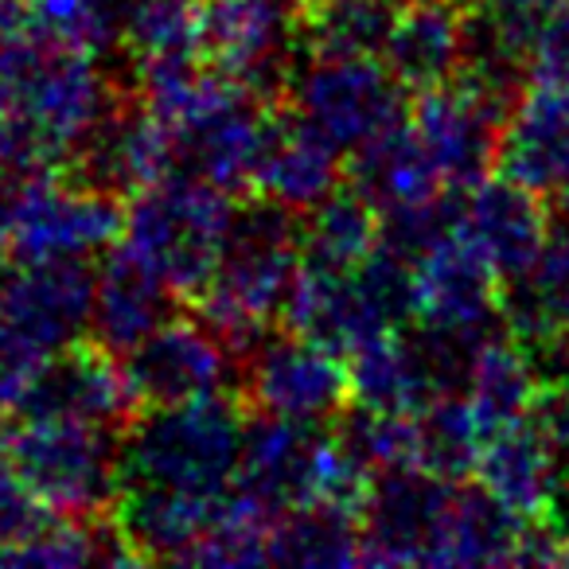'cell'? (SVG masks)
Returning <instances> with one entry per match:
<instances>
[{"instance_id": "cell-1", "label": "cell", "mask_w": 569, "mask_h": 569, "mask_svg": "<svg viewBox=\"0 0 569 569\" xmlns=\"http://www.w3.org/2000/svg\"><path fill=\"white\" fill-rule=\"evenodd\" d=\"M121 98L94 56L17 28L0 40V160L9 172H59Z\"/></svg>"}, {"instance_id": "cell-2", "label": "cell", "mask_w": 569, "mask_h": 569, "mask_svg": "<svg viewBox=\"0 0 569 569\" xmlns=\"http://www.w3.org/2000/svg\"><path fill=\"white\" fill-rule=\"evenodd\" d=\"M301 273V214L266 199H246L222 246L211 281L196 293V317L230 348L242 367L269 325L281 317Z\"/></svg>"}, {"instance_id": "cell-3", "label": "cell", "mask_w": 569, "mask_h": 569, "mask_svg": "<svg viewBox=\"0 0 569 569\" xmlns=\"http://www.w3.org/2000/svg\"><path fill=\"white\" fill-rule=\"evenodd\" d=\"M246 413L238 395L141 410L121 433V480L222 496L234 488Z\"/></svg>"}, {"instance_id": "cell-4", "label": "cell", "mask_w": 569, "mask_h": 569, "mask_svg": "<svg viewBox=\"0 0 569 569\" xmlns=\"http://www.w3.org/2000/svg\"><path fill=\"white\" fill-rule=\"evenodd\" d=\"M234 196L199 176H168L152 188L129 196L126 203V246L141 261H149L180 301H196V293L211 281L222 258V246L234 227Z\"/></svg>"}, {"instance_id": "cell-5", "label": "cell", "mask_w": 569, "mask_h": 569, "mask_svg": "<svg viewBox=\"0 0 569 569\" xmlns=\"http://www.w3.org/2000/svg\"><path fill=\"white\" fill-rule=\"evenodd\" d=\"M9 460L51 511L102 519L121 496V433L87 421L28 418Z\"/></svg>"}, {"instance_id": "cell-6", "label": "cell", "mask_w": 569, "mask_h": 569, "mask_svg": "<svg viewBox=\"0 0 569 569\" xmlns=\"http://www.w3.org/2000/svg\"><path fill=\"white\" fill-rule=\"evenodd\" d=\"M406 94L379 56H312L293 71L284 102L343 157H356L410 118Z\"/></svg>"}, {"instance_id": "cell-7", "label": "cell", "mask_w": 569, "mask_h": 569, "mask_svg": "<svg viewBox=\"0 0 569 569\" xmlns=\"http://www.w3.org/2000/svg\"><path fill=\"white\" fill-rule=\"evenodd\" d=\"M9 258L51 261V258H94L110 250L126 230V207L110 191L74 183L56 168L12 172L9 183Z\"/></svg>"}, {"instance_id": "cell-8", "label": "cell", "mask_w": 569, "mask_h": 569, "mask_svg": "<svg viewBox=\"0 0 569 569\" xmlns=\"http://www.w3.org/2000/svg\"><path fill=\"white\" fill-rule=\"evenodd\" d=\"M515 98V87L468 67L457 79L413 94L410 129L426 144L449 191H472L488 180L491 168H499V144Z\"/></svg>"}, {"instance_id": "cell-9", "label": "cell", "mask_w": 569, "mask_h": 569, "mask_svg": "<svg viewBox=\"0 0 569 569\" xmlns=\"http://www.w3.org/2000/svg\"><path fill=\"white\" fill-rule=\"evenodd\" d=\"M460 483L465 480H441L426 468L375 476L359 515L363 566H449Z\"/></svg>"}, {"instance_id": "cell-10", "label": "cell", "mask_w": 569, "mask_h": 569, "mask_svg": "<svg viewBox=\"0 0 569 569\" xmlns=\"http://www.w3.org/2000/svg\"><path fill=\"white\" fill-rule=\"evenodd\" d=\"M199 59L269 102L289 94V51L297 36V0H196Z\"/></svg>"}, {"instance_id": "cell-11", "label": "cell", "mask_w": 569, "mask_h": 569, "mask_svg": "<svg viewBox=\"0 0 569 569\" xmlns=\"http://www.w3.org/2000/svg\"><path fill=\"white\" fill-rule=\"evenodd\" d=\"M234 395L246 410L258 413H277L305 426L336 421L351 406L348 359L293 332L266 336L238 367Z\"/></svg>"}, {"instance_id": "cell-12", "label": "cell", "mask_w": 569, "mask_h": 569, "mask_svg": "<svg viewBox=\"0 0 569 569\" xmlns=\"http://www.w3.org/2000/svg\"><path fill=\"white\" fill-rule=\"evenodd\" d=\"M413 320L468 340L507 328L503 277L460 227L413 258Z\"/></svg>"}, {"instance_id": "cell-13", "label": "cell", "mask_w": 569, "mask_h": 569, "mask_svg": "<svg viewBox=\"0 0 569 569\" xmlns=\"http://www.w3.org/2000/svg\"><path fill=\"white\" fill-rule=\"evenodd\" d=\"M121 363L141 398V410L227 395L230 379L238 382V359L199 317L164 320L133 351H126Z\"/></svg>"}, {"instance_id": "cell-14", "label": "cell", "mask_w": 569, "mask_h": 569, "mask_svg": "<svg viewBox=\"0 0 569 569\" xmlns=\"http://www.w3.org/2000/svg\"><path fill=\"white\" fill-rule=\"evenodd\" d=\"M98 269L87 258L12 261L0 277V320L48 351L87 340L94 317Z\"/></svg>"}, {"instance_id": "cell-15", "label": "cell", "mask_w": 569, "mask_h": 569, "mask_svg": "<svg viewBox=\"0 0 569 569\" xmlns=\"http://www.w3.org/2000/svg\"><path fill=\"white\" fill-rule=\"evenodd\" d=\"M17 413L24 418H59V421H87V426L118 429L126 433L141 413L133 382L126 375L121 356H113L102 343H71L56 351L43 367L40 382L24 398Z\"/></svg>"}, {"instance_id": "cell-16", "label": "cell", "mask_w": 569, "mask_h": 569, "mask_svg": "<svg viewBox=\"0 0 569 569\" xmlns=\"http://www.w3.org/2000/svg\"><path fill=\"white\" fill-rule=\"evenodd\" d=\"M63 172L74 183L126 199L180 172V149L141 98H121Z\"/></svg>"}, {"instance_id": "cell-17", "label": "cell", "mask_w": 569, "mask_h": 569, "mask_svg": "<svg viewBox=\"0 0 569 569\" xmlns=\"http://www.w3.org/2000/svg\"><path fill=\"white\" fill-rule=\"evenodd\" d=\"M499 172L569 211V87L527 82L499 144Z\"/></svg>"}, {"instance_id": "cell-18", "label": "cell", "mask_w": 569, "mask_h": 569, "mask_svg": "<svg viewBox=\"0 0 569 569\" xmlns=\"http://www.w3.org/2000/svg\"><path fill=\"white\" fill-rule=\"evenodd\" d=\"M460 230L480 246L503 284L527 281L550 246V203L507 176L483 180L468 191Z\"/></svg>"}, {"instance_id": "cell-19", "label": "cell", "mask_w": 569, "mask_h": 569, "mask_svg": "<svg viewBox=\"0 0 569 569\" xmlns=\"http://www.w3.org/2000/svg\"><path fill=\"white\" fill-rule=\"evenodd\" d=\"M468 0H406L382 43V63L410 94L457 79L468 67Z\"/></svg>"}, {"instance_id": "cell-20", "label": "cell", "mask_w": 569, "mask_h": 569, "mask_svg": "<svg viewBox=\"0 0 569 569\" xmlns=\"http://www.w3.org/2000/svg\"><path fill=\"white\" fill-rule=\"evenodd\" d=\"M343 152L328 144L309 121H301L289 102L277 106L269 141L261 152L258 176H253L250 199H266L293 214H309L325 203L328 196L343 188Z\"/></svg>"}, {"instance_id": "cell-21", "label": "cell", "mask_w": 569, "mask_h": 569, "mask_svg": "<svg viewBox=\"0 0 569 569\" xmlns=\"http://www.w3.org/2000/svg\"><path fill=\"white\" fill-rule=\"evenodd\" d=\"M222 496H196V491L157 488V483H121L110 519L137 566H144V561H188V553L214 522Z\"/></svg>"}, {"instance_id": "cell-22", "label": "cell", "mask_w": 569, "mask_h": 569, "mask_svg": "<svg viewBox=\"0 0 569 569\" xmlns=\"http://www.w3.org/2000/svg\"><path fill=\"white\" fill-rule=\"evenodd\" d=\"M176 305H180V293L172 284L149 261L137 258L129 246H118L98 266L90 336L113 356H126L144 336L176 317Z\"/></svg>"}, {"instance_id": "cell-23", "label": "cell", "mask_w": 569, "mask_h": 569, "mask_svg": "<svg viewBox=\"0 0 569 569\" xmlns=\"http://www.w3.org/2000/svg\"><path fill=\"white\" fill-rule=\"evenodd\" d=\"M320 437L325 433H317V426L250 410L242 429L234 488L266 499L277 511L309 503L312 460H317Z\"/></svg>"}, {"instance_id": "cell-24", "label": "cell", "mask_w": 569, "mask_h": 569, "mask_svg": "<svg viewBox=\"0 0 569 569\" xmlns=\"http://www.w3.org/2000/svg\"><path fill=\"white\" fill-rule=\"evenodd\" d=\"M281 325L284 332L305 336V340L320 343V348L336 351L343 359L359 343L390 332L363 297L356 273H336V269L305 266V261L281 309Z\"/></svg>"}, {"instance_id": "cell-25", "label": "cell", "mask_w": 569, "mask_h": 569, "mask_svg": "<svg viewBox=\"0 0 569 569\" xmlns=\"http://www.w3.org/2000/svg\"><path fill=\"white\" fill-rule=\"evenodd\" d=\"M558 452L546 445V437L530 426L527 418L496 429L483 441L480 460H476L472 480L496 499L499 507L522 522L546 519L558 491Z\"/></svg>"}, {"instance_id": "cell-26", "label": "cell", "mask_w": 569, "mask_h": 569, "mask_svg": "<svg viewBox=\"0 0 569 569\" xmlns=\"http://www.w3.org/2000/svg\"><path fill=\"white\" fill-rule=\"evenodd\" d=\"M351 406L382 413H421L445 395L426 343L402 332H382L348 356Z\"/></svg>"}, {"instance_id": "cell-27", "label": "cell", "mask_w": 569, "mask_h": 569, "mask_svg": "<svg viewBox=\"0 0 569 569\" xmlns=\"http://www.w3.org/2000/svg\"><path fill=\"white\" fill-rule=\"evenodd\" d=\"M351 176H356V188L379 207V214L426 207L433 199L449 196L426 144L410 129V118L398 129H390L387 137H379L375 144H367L363 152H356L351 157Z\"/></svg>"}, {"instance_id": "cell-28", "label": "cell", "mask_w": 569, "mask_h": 569, "mask_svg": "<svg viewBox=\"0 0 569 569\" xmlns=\"http://www.w3.org/2000/svg\"><path fill=\"white\" fill-rule=\"evenodd\" d=\"M538 382L542 379H538L535 359L527 356L522 340L511 332V325H507V328H499V332H491L488 340L476 348L460 395H465L468 410L476 413L480 429L491 437L496 429L527 418Z\"/></svg>"}, {"instance_id": "cell-29", "label": "cell", "mask_w": 569, "mask_h": 569, "mask_svg": "<svg viewBox=\"0 0 569 569\" xmlns=\"http://www.w3.org/2000/svg\"><path fill=\"white\" fill-rule=\"evenodd\" d=\"M382 246V214L351 183L328 196L317 211L301 219V261L305 266L351 273Z\"/></svg>"}, {"instance_id": "cell-30", "label": "cell", "mask_w": 569, "mask_h": 569, "mask_svg": "<svg viewBox=\"0 0 569 569\" xmlns=\"http://www.w3.org/2000/svg\"><path fill=\"white\" fill-rule=\"evenodd\" d=\"M269 561L284 566H363V530L348 511L301 503L277 519Z\"/></svg>"}, {"instance_id": "cell-31", "label": "cell", "mask_w": 569, "mask_h": 569, "mask_svg": "<svg viewBox=\"0 0 569 569\" xmlns=\"http://www.w3.org/2000/svg\"><path fill=\"white\" fill-rule=\"evenodd\" d=\"M507 325L522 343L569 340V227L550 234L542 261L527 281H515V293L503 289Z\"/></svg>"}, {"instance_id": "cell-32", "label": "cell", "mask_w": 569, "mask_h": 569, "mask_svg": "<svg viewBox=\"0 0 569 569\" xmlns=\"http://www.w3.org/2000/svg\"><path fill=\"white\" fill-rule=\"evenodd\" d=\"M395 12V0L297 4V36L309 56H382Z\"/></svg>"}, {"instance_id": "cell-33", "label": "cell", "mask_w": 569, "mask_h": 569, "mask_svg": "<svg viewBox=\"0 0 569 569\" xmlns=\"http://www.w3.org/2000/svg\"><path fill=\"white\" fill-rule=\"evenodd\" d=\"M121 43L133 59V71L199 59L196 0H129Z\"/></svg>"}, {"instance_id": "cell-34", "label": "cell", "mask_w": 569, "mask_h": 569, "mask_svg": "<svg viewBox=\"0 0 569 569\" xmlns=\"http://www.w3.org/2000/svg\"><path fill=\"white\" fill-rule=\"evenodd\" d=\"M121 20L118 0H28L24 24L67 51L106 59L121 43Z\"/></svg>"}, {"instance_id": "cell-35", "label": "cell", "mask_w": 569, "mask_h": 569, "mask_svg": "<svg viewBox=\"0 0 569 569\" xmlns=\"http://www.w3.org/2000/svg\"><path fill=\"white\" fill-rule=\"evenodd\" d=\"M421 421V468L441 480H472L488 433L465 395H441L418 413Z\"/></svg>"}, {"instance_id": "cell-36", "label": "cell", "mask_w": 569, "mask_h": 569, "mask_svg": "<svg viewBox=\"0 0 569 569\" xmlns=\"http://www.w3.org/2000/svg\"><path fill=\"white\" fill-rule=\"evenodd\" d=\"M56 351L0 320V410H20Z\"/></svg>"}, {"instance_id": "cell-37", "label": "cell", "mask_w": 569, "mask_h": 569, "mask_svg": "<svg viewBox=\"0 0 569 569\" xmlns=\"http://www.w3.org/2000/svg\"><path fill=\"white\" fill-rule=\"evenodd\" d=\"M48 515L51 507L28 488V480L17 472V465L9 457L0 460V550L28 538Z\"/></svg>"}, {"instance_id": "cell-38", "label": "cell", "mask_w": 569, "mask_h": 569, "mask_svg": "<svg viewBox=\"0 0 569 569\" xmlns=\"http://www.w3.org/2000/svg\"><path fill=\"white\" fill-rule=\"evenodd\" d=\"M530 82L569 87V0H558L538 20L535 48H530Z\"/></svg>"}, {"instance_id": "cell-39", "label": "cell", "mask_w": 569, "mask_h": 569, "mask_svg": "<svg viewBox=\"0 0 569 569\" xmlns=\"http://www.w3.org/2000/svg\"><path fill=\"white\" fill-rule=\"evenodd\" d=\"M527 421L546 437V445L558 452V460L569 465V375L538 382L535 398H530Z\"/></svg>"}, {"instance_id": "cell-40", "label": "cell", "mask_w": 569, "mask_h": 569, "mask_svg": "<svg viewBox=\"0 0 569 569\" xmlns=\"http://www.w3.org/2000/svg\"><path fill=\"white\" fill-rule=\"evenodd\" d=\"M546 519L553 522V527L561 530V535H569V476L566 480H558V491H553V507Z\"/></svg>"}, {"instance_id": "cell-41", "label": "cell", "mask_w": 569, "mask_h": 569, "mask_svg": "<svg viewBox=\"0 0 569 569\" xmlns=\"http://www.w3.org/2000/svg\"><path fill=\"white\" fill-rule=\"evenodd\" d=\"M9 183H12V172L4 168V160H0V258L9 253V219H4V207H9Z\"/></svg>"}, {"instance_id": "cell-42", "label": "cell", "mask_w": 569, "mask_h": 569, "mask_svg": "<svg viewBox=\"0 0 569 569\" xmlns=\"http://www.w3.org/2000/svg\"><path fill=\"white\" fill-rule=\"evenodd\" d=\"M483 4H496V9H507V12H530V17H542V12L553 9L558 0H483Z\"/></svg>"}, {"instance_id": "cell-43", "label": "cell", "mask_w": 569, "mask_h": 569, "mask_svg": "<svg viewBox=\"0 0 569 569\" xmlns=\"http://www.w3.org/2000/svg\"><path fill=\"white\" fill-rule=\"evenodd\" d=\"M4 413H9V410H0V460L12 452V433H17V429L9 426V418H4Z\"/></svg>"}, {"instance_id": "cell-44", "label": "cell", "mask_w": 569, "mask_h": 569, "mask_svg": "<svg viewBox=\"0 0 569 569\" xmlns=\"http://www.w3.org/2000/svg\"><path fill=\"white\" fill-rule=\"evenodd\" d=\"M297 4H320V0H297Z\"/></svg>"}, {"instance_id": "cell-45", "label": "cell", "mask_w": 569, "mask_h": 569, "mask_svg": "<svg viewBox=\"0 0 569 569\" xmlns=\"http://www.w3.org/2000/svg\"><path fill=\"white\" fill-rule=\"evenodd\" d=\"M118 4H129V0H118Z\"/></svg>"}]
</instances>
